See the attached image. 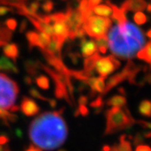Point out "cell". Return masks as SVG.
<instances>
[{"instance_id":"obj_1","label":"cell","mask_w":151,"mask_h":151,"mask_svg":"<svg viewBox=\"0 0 151 151\" xmlns=\"http://www.w3.org/2000/svg\"><path fill=\"white\" fill-rule=\"evenodd\" d=\"M62 113L63 108L46 112L33 120L29 125V135L34 145L45 150H53L65 143L68 129Z\"/></svg>"},{"instance_id":"obj_2","label":"cell","mask_w":151,"mask_h":151,"mask_svg":"<svg viewBox=\"0 0 151 151\" xmlns=\"http://www.w3.org/2000/svg\"><path fill=\"white\" fill-rule=\"evenodd\" d=\"M107 38L111 50L121 59L133 58L145 43L140 29L129 22L112 28Z\"/></svg>"},{"instance_id":"obj_3","label":"cell","mask_w":151,"mask_h":151,"mask_svg":"<svg viewBox=\"0 0 151 151\" xmlns=\"http://www.w3.org/2000/svg\"><path fill=\"white\" fill-rule=\"evenodd\" d=\"M107 125L105 134H113L117 132L129 129L134 124L135 121L126 107H113L106 112Z\"/></svg>"},{"instance_id":"obj_4","label":"cell","mask_w":151,"mask_h":151,"mask_svg":"<svg viewBox=\"0 0 151 151\" xmlns=\"http://www.w3.org/2000/svg\"><path fill=\"white\" fill-rule=\"evenodd\" d=\"M19 88L15 81L0 73V108L9 110L15 103Z\"/></svg>"},{"instance_id":"obj_5","label":"cell","mask_w":151,"mask_h":151,"mask_svg":"<svg viewBox=\"0 0 151 151\" xmlns=\"http://www.w3.org/2000/svg\"><path fill=\"white\" fill-rule=\"evenodd\" d=\"M111 24L112 21L109 18L91 15L83 24V28L89 36L99 39L107 37V33Z\"/></svg>"},{"instance_id":"obj_6","label":"cell","mask_w":151,"mask_h":151,"mask_svg":"<svg viewBox=\"0 0 151 151\" xmlns=\"http://www.w3.org/2000/svg\"><path fill=\"white\" fill-rule=\"evenodd\" d=\"M120 66V62L113 55H109L107 57L99 58L97 61L95 68L100 77L105 79L108 75L112 74Z\"/></svg>"},{"instance_id":"obj_7","label":"cell","mask_w":151,"mask_h":151,"mask_svg":"<svg viewBox=\"0 0 151 151\" xmlns=\"http://www.w3.org/2000/svg\"><path fill=\"white\" fill-rule=\"evenodd\" d=\"M22 113L28 117H33L37 115L40 111V108L37 103H35L32 98L28 97H24L22 99L21 105H20Z\"/></svg>"},{"instance_id":"obj_8","label":"cell","mask_w":151,"mask_h":151,"mask_svg":"<svg viewBox=\"0 0 151 151\" xmlns=\"http://www.w3.org/2000/svg\"><path fill=\"white\" fill-rule=\"evenodd\" d=\"M52 29H53V35L50 37L55 39L58 42L63 45L68 36V29L65 24V23L64 22L54 23Z\"/></svg>"},{"instance_id":"obj_9","label":"cell","mask_w":151,"mask_h":151,"mask_svg":"<svg viewBox=\"0 0 151 151\" xmlns=\"http://www.w3.org/2000/svg\"><path fill=\"white\" fill-rule=\"evenodd\" d=\"M147 6L145 0H126L120 8L124 12L144 10Z\"/></svg>"},{"instance_id":"obj_10","label":"cell","mask_w":151,"mask_h":151,"mask_svg":"<svg viewBox=\"0 0 151 151\" xmlns=\"http://www.w3.org/2000/svg\"><path fill=\"white\" fill-rule=\"evenodd\" d=\"M85 82L86 85L91 87L92 95H94L96 92H101L103 93L105 89V81L103 77H89Z\"/></svg>"},{"instance_id":"obj_11","label":"cell","mask_w":151,"mask_h":151,"mask_svg":"<svg viewBox=\"0 0 151 151\" xmlns=\"http://www.w3.org/2000/svg\"><path fill=\"white\" fill-rule=\"evenodd\" d=\"M97 50L96 42L93 40H87L85 38H82L81 42V55L86 58L91 56Z\"/></svg>"},{"instance_id":"obj_12","label":"cell","mask_w":151,"mask_h":151,"mask_svg":"<svg viewBox=\"0 0 151 151\" xmlns=\"http://www.w3.org/2000/svg\"><path fill=\"white\" fill-rule=\"evenodd\" d=\"M106 3L112 9V10H113V18L119 23V25H122V24H124V23L127 22L126 13L125 12H124L121 9L118 8L117 6L113 4L112 3H110L108 0H106Z\"/></svg>"},{"instance_id":"obj_13","label":"cell","mask_w":151,"mask_h":151,"mask_svg":"<svg viewBox=\"0 0 151 151\" xmlns=\"http://www.w3.org/2000/svg\"><path fill=\"white\" fill-rule=\"evenodd\" d=\"M100 57L101 56H100L99 53L95 52L91 56H88V57L85 58V60H84V70L86 72L92 73L94 68H95V65H96L97 61Z\"/></svg>"},{"instance_id":"obj_14","label":"cell","mask_w":151,"mask_h":151,"mask_svg":"<svg viewBox=\"0 0 151 151\" xmlns=\"http://www.w3.org/2000/svg\"><path fill=\"white\" fill-rule=\"evenodd\" d=\"M4 53L15 62L19 57V48L15 44H6L4 47Z\"/></svg>"},{"instance_id":"obj_15","label":"cell","mask_w":151,"mask_h":151,"mask_svg":"<svg viewBox=\"0 0 151 151\" xmlns=\"http://www.w3.org/2000/svg\"><path fill=\"white\" fill-rule=\"evenodd\" d=\"M0 70H6L9 72L18 73L19 70L16 65H14L10 60H9L6 56L0 57Z\"/></svg>"},{"instance_id":"obj_16","label":"cell","mask_w":151,"mask_h":151,"mask_svg":"<svg viewBox=\"0 0 151 151\" xmlns=\"http://www.w3.org/2000/svg\"><path fill=\"white\" fill-rule=\"evenodd\" d=\"M126 103H127V100L124 95H115L107 101V104L108 106L119 107V108L125 107Z\"/></svg>"},{"instance_id":"obj_17","label":"cell","mask_w":151,"mask_h":151,"mask_svg":"<svg viewBox=\"0 0 151 151\" xmlns=\"http://www.w3.org/2000/svg\"><path fill=\"white\" fill-rule=\"evenodd\" d=\"M92 13L97 14V16L107 17L108 18L113 14V10L112 9L107 5H97L92 9Z\"/></svg>"},{"instance_id":"obj_18","label":"cell","mask_w":151,"mask_h":151,"mask_svg":"<svg viewBox=\"0 0 151 151\" xmlns=\"http://www.w3.org/2000/svg\"><path fill=\"white\" fill-rule=\"evenodd\" d=\"M17 117L15 114H14L11 112H9L8 110L0 108V119L3 121V123L5 125H9L11 123H14L17 120Z\"/></svg>"},{"instance_id":"obj_19","label":"cell","mask_w":151,"mask_h":151,"mask_svg":"<svg viewBox=\"0 0 151 151\" xmlns=\"http://www.w3.org/2000/svg\"><path fill=\"white\" fill-rule=\"evenodd\" d=\"M137 57L139 59L143 60L146 61L148 64H150L151 60H150V42H147L145 47L142 49L141 50H139L138 53H137Z\"/></svg>"},{"instance_id":"obj_20","label":"cell","mask_w":151,"mask_h":151,"mask_svg":"<svg viewBox=\"0 0 151 151\" xmlns=\"http://www.w3.org/2000/svg\"><path fill=\"white\" fill-rule=\"evenodd\" d=\"M25 70L30 76H35L37 74L38 69L40 68V62L39 61H34V60H26L24 63Z\"/></svg>"},{"instance_id":"obj_21","label":"cell","mask_w":151,"mask_h":151,"mask_svg":"<svg viewBox=\"0 0 151 151\" xmlns=\"http://www.w3.org/2000/svg\"><path fill=\"white\" fill-rule=\"evenodd\" d=\"M118 151H132V146L129 141L127 140L126 135H122L119 139V144L117 145Z\"/></svg>"},{"instance_id":"obj_22","label":"cell","mask_w":151,"mask_h":151,"mask_svg":"<svg viewBox=\"0 0 151 151\" xmlns=\"http://www.w3.org/2000/svg\"><path fill=\"white\" fill-rule=\"evenodd\" d=\"M150 107L151 103L149 100H144L142 101L139 107V113L143 115L150 118Z\"/></svg>"},{"instance_id":"obj_23","label":"cell","mask_w":151,"mask_h":151,"mask_svg":"<svg viewBox=\"0 0 151 151\" xmlns=\"http://www.w3.org/2000/svg\"><path fill=\"white\" fill-rule=\"evenodd\" d=\"M26 38H27L29 48L32 49L35 46L39 47V35L35 31H29L26 33Z\"/></svg>"},{"instance_id":"obj_24","label":"cell","mask_w":151,"mask_h":151,"mask_svg":"<svg viewBox=\"0 0 151 151\" xmlns=\"http://www.w3.org/2000/svg\"><path fill=\"white\" fill-rule=\"evenodd\" d=\"M97 49L103 54H105L107 52L108 48V38L103 37L97 39Z\"/></svg>"},{"instance_id":"obj_25","label":"cell","mask_w":151,"mask_h":151,"mask_svg":"<svg viewBox=\"0 0 151 151\" xmlns=\"http://www.w3.org/2000/svg\"><path fill=\"white\" fill-rule=\"evenodd\" d=\"M35 82L39 87H40L44 90H47L50 87V81H49L48 77L45 76H39L37 77H35Z\"/></svg>"},{"instance_id":"obj_26","label":"cell","mask_w":151,"mask_h":151,"mask_svg":"<svg viewBox=\"0 0 151 151\" xmlns=\"http://www.w3.org/2000/svg\"><path fill=\"white\" fill-rule=\"evenodd\" d=\"M50 40H51V37L49 35L45 34V33H40L39 35V47L40 49L46 48Z\"/></svg>"},{"instance_id":"obj_27","label":"cell","mask_w":151,"mask_h":151,"mask_svg":"<svg viewBox=\"0 0 151 151\" xmlns=\"http://www.w3.org/2000/svg\"><path fill=\"white\" fill-rule=\"evenodd\" d=\"M13 36L12 31H10L9 29H7L5 27L0 28V40L8 43Z\"/></svg>"},{"instance_id":"obj_28","label":"cell","mask_w":151,"mask_h":151,"mask_svg":"<svg viewBox=\"0 0 151 151\" xmlns=\"http://www.w3.org/2000/svg\"><path fill=\"white\" fill-rule=\"evenodd\" d=\"M134 20L138 24H145L147 20H148V19H147V16L144 13L137 12L134 15Z\"/></svg>"},{"instance_id":"obj_29","label":"cell","mask_w":151,"mask_h":151,"mask_svg":"<svg viewBox=\"0 0 151 151\" xmlns=\"http://www.w3.org/2000/svg\"><path fill=\"white\" fill-rule=\"evenodd\" d=\"M29 93H30V95H31L33 97H35V98H38V99H40V100H42V101H46V102H48L49 101V98L42 96V95L40 93V92L37 91L35 88H31V89L29 90Z\"/></svg>"},{"instance_id":"obj_30","label":"cell","mask_w":151,"mask_h":151,"mask_svg":"<svg viewBox=\"0 0 151 151\" xmlns=\"http://www.w3.org/2000/svg\"><path fill=\"white\" fill-rule=\"evenodd\" d=\"M103 104H104V102H103V97H101V96H99V97H97L95 100H93L92 103H90V106L92 108H95L97 109V108H102L103 106Z\"/></svg>"},{"instance_id":"obj_31","label":"cell","mask_w":151,"mask_h":151,"mask_svg":"<svg viewBox=\"0 0 151 151\" xmlns=\"http://www.w3.org/2000/svg\"><path fill=\"white\" fill-rule=\"evenodd\" d=\"M54 8V4L52 1L50 0H45V3L42 4V9L45 12H47V13H50V11L53 9Z\"/></svg>"},{"instance_id":"obj_32","label":"cell","mask_w":151,"mask_h":151,"mask_svg":"<svg viewBox=\"0 0 151 151\" xmlns=\"http://www.w3.org/2000/svg\"><path fill=\"white\" fill-rule=\"evenodd\" d=\"M5 24L11 31H14V30L16 29L17 21L14 19H7L5 22Z\"/></svg>"},{"instance_id":"obj_33","label":"cell","mask_w":151,"mask_h":151,"mask_svg":"<svg viewBox=\"0 0 151 151\" xmlns=\"http://www.w3.org/2000/svg\"><path fill=\"white\" fill-rule=\"evenodd\" d=\"M76 113H77V115L81 114V116H84V117H85L86 115H88L89 110H88V108L86 107V105H79Z\"/></svg>"},{"instance_id":"obj_34","label":"cell","mask_w":151,"mask_h":151,"mask_svg":"<svg viewBox=\"0 0 151 151\" xmlns=\"http://www.w3.org/2000/svg\"><path fill=\"white\" fill-rule=\"evenodd\" d=\"M27 0H0V4L4 5H10L12 4L15 3H24Z\"/></svg>"},{"instance_id":"obj_35","label":"cell","mask_w":151,"mask_h":151,"mask_svg":"<svg viewBox=\"0 0 151 151\" xmlns=\"http://www.w3.org/2000/svg\"><path fill=\"white\" fill-rule=\"evenodd\" d=\"M70 58L73 63H76L78 61V60L80 59V55L77 52H71L70 54Z\"/></svg>"},{"instance_id":"obj_36","label":"cell","mask_w":151,"mask_h":151,"mask_svg":"<svg viewBox=\"0 0 151 151\" xmlns=\"http://www.w3.org/2000/svg\"><path fill=\"white\" fill-rule=\"evenodd\" d=\"M101 1H102V0H87V2H88V8L92 10V9H93L95 6L98 5V4H99Z\"/></svg>"},{"instance_id":"obj_37","label":"cell","mask_w":151,"mask_h":151,"mask_svg":"<svg viewBox=\"0 0 151 151\" xmlns=\"http://www.w3.org/2000/svg\"><path fill=\"white\" fill-rule=\"evenodd\" d=\"M40 8V4H39V2H32L31 4H30V5L29 6V9H30L33 12H36L38 10V9Z\"/></svg>"},{"instance_id":"obj_38","label":"cell","mask_w":151,"mask_h":151,"mask_svg":"<svg viewBox=\"0 0 151 151\" xmlns=\"http://www.w3.org/2000/svg\"><path fill=\"white\" fill-rule=\"evenodd\" d=\"M13 12V9L8 7H0V15H5L6 14Z\"/></svg>"},{"instance_id":"obj_39","label":"cell","mask_w":151,"mask_h":151,"mask_svg":"<svg viewBox=\"0 0 151 151\" xmlns=\"http://www.w3.org/2000/svg\"><path fill=\"white\" fill-rule=\"evenodd\" d=\"M9 141V139L6 135H0V145H4Z\"/></svg>"},{"instance_id":"obj_40","label":"cell","mask_w":151,"mask_h":151,"mask_svg":"<svg viewBox=\"0 0 151 151\" xmlns=\"http://www.w3.org/2000/svg\"><path fill=\"white\" fill-rule=\"evenodd\" d=\"M135 151H151L150 148L148 145H140L136 147V150Z\"/></svg>"},{"instance_id":"obj_41","label":"cell","mask_w":151,"mask_h":151,"mask_svg":"<svg viewBox=\"0 0 151 151\" xmlns=\"http://www.w3.org/2000/svg\"><path fill=\"white\" fill-rule=\"evenodd\" d=\"M143 142V136H141L140 134L136 135V137L134 138V145H138Z\"/></svg>"},{"instance_id":"obj_42","label":"cell","mask_w":151,"mask_h":151,"mask_svg":"<svg viewBox=\"0 0 151 151\" xmlns=\"http://www.w3.org/2000/svg\"><path fill=\"white\" fill-rule=\"evenodd\" d=\"M78 103H79V105H86L87 103V97L85 96H81L78 100Z\"/></svg>"},{"instance_id":"obj_43","label":"cell","mask_w":151,"mask_h":151,"mask_svg":"<svg viewBox=\"0 0 151 151\" xmlns=\"http://www.w3.org/2000/svg\"><path fill=\"white\" fill-rule=\"evenodd\" d=\"M137 123L138 124H140V125H142L145 129H150V123H147V122H145V121H141V120L138 121Z\"/></svg>"},{"instance_id":"obj_44","label":"cell","mask_w":151,"mask_h":151,"mask_svg":"<svg viewBox=\"0 0 151 151\" xmlns=\"http://www.w3.org/2000/svg\"><path fill=\"white\" fill-rule=\"evenodd\" d=\"M26 28H27V22L25 21V20L22 21L21 25H20V28H19V32L23 33L26 29Z\"/></svg>"},{"instance_id":"obj_45","label":"cell","mask_w":151,"mask_h":151,"mask_svg":"<svg viewBox=\"0 0 151 151\" xmlns=\"http://www.w3.org/2000/svg\"><path fill=\"white\" fill-rule=\"evenodd\" d=\"M25 151H42V150L36 147V146H35L34 145H30L29 147Z\"/></svg>"},{"instance_id":"obj_46","label":"cell","mask_w":151,"mask_h":151,"mask_svg":"<svg viewBox=\"0 0 151 151\" xmlns=\"http://www.w3.org/2000/svg\"><path fill=\"white\" fill-rule=\"evenodd\" d=\"M48 103H50V107L51 108H55L56 107V104H57V103H56V101L55 100V99H49Z\"/></svg>"},{"instance_id":"obj_47","label":"cell","mask_w":151,"mask_h":151,"mask_svg":"<svg viewBox=\"0 0 151 151\" xmlns=\"http://www.w3.org/2000/svg\"><path fill=\"white\" fill-rule=\"evenodd\" d=\"M24 82H25L27 85H31V83H32L31 77H30V76H26V77L24 78Z\"/></svg>"},{"instance_id":"obj_48","label":"cell","mask_w":151,"mask_h":151,"mask_svg":"<svg viewBox=\"0 0 151 151\" xmlns=\"http://www.w3.org/2000/svg\"><path fill=\"white\" fill-rule=\"evenodd\" d=\"M19 109V108L18 106H16V105H14V106H13L9 110H10L11 113H14V112H17Z\"/></svg>"},{"instance_id":"obj_49","label":"cell","mask_w":151,"mask_h":151,"mask_svg":"<svg viewBox=\"0 0 151 151\" xmlns=\"http://www.w3.org/2000/svg\"><path fill=\"white\" fill-rule=\"evenodd\" d=\"M111 150V147L108 145H104L103 147V151H110Z\"/></svg>"},{"instance_id":"obj_50","label":"cell","mask_w":151,"mask_h":151,"mask_svg":"<svg viewBox=\"0 0 151 151\" xmlns=\"http://www.w3.org/2000/svg\"><path fill=\"white\" fill-rule=\"evenodd\" d=\"M6 44H8V43H6V42H4V41H3V40H0V47L4 46Z\"/></svg>"},{"instance_id":"obj_51","label":"cell","mask_w":151,"mask_h":151,"mask_svg":"<svg viewBox=\"0 0 151 151\" xmlns=\"http://www.w3.org/2000/svg\"><path fill=\"white\" fill-rule=\"evenodd\" d=\"M147 11H148L149 13L150 12V4H147Z\"/></svg>"},{"instance_id":"obj_52","label":"cell","mask_w":151,"mask_h":151,"mask_svg":"<svg viewBox=\"0 0 151 151\" xmlns=\"http://www.w3.org/2000/svg\"><path fill=\"white\" fill-rule=\"evenodd\" d=\"M150 33H151V30H150V29H149V30H148V32H147V35H148V37H149V38L151 37Z\"/></svg>"},{"instance_id":"obj_53","label":"cell","mask_w":151,"mask_h":151,"mask_svg":"<svg viewBox=\"0 0 151 151\" xmlns=\"http://www.w3.org/2000/svg\"><path fill=\"white\" fill-rule=\"evenodd\" d=\"M4 150V147L2 145H0V151H3Z\"/></svg>"},{"instance_id":"obj_54","label":"cell","mask_w":151,"mask_h":151,"mask_svg":"<svg viewBox=\"0 0 151 151\" xmlns=\"http://www.w3.org/2000/svg\"><path fill=\"white\" fill-rule=\"evenodd\" d=\"M59 151H66V150H59Z\"/></svg>"},{"instance_id":"obj_55","label":"cell","mask_w":151,"mask_h":151,"mask_svg":"<svg viewBox=\"0 0 151 151\" xmlns=\"http://www.w3.org/2000/svg\"><path fill=\"white\" fill-rule=\"evenodd\" d=\"M77 1H79V0H77Z\"/></svg>"}]
</instances>
